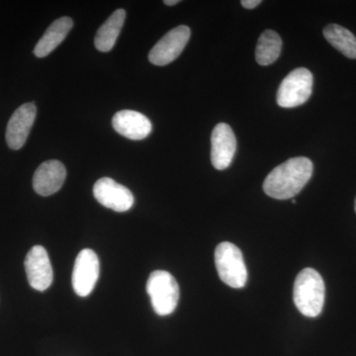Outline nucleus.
Listing matches in <instances>:
<instances>
[{
	"label": "nucleus",
	"instance_id": "7",
	"mask_svg": "<svg viewBox=\"0 0 356 356\" xmlns=\"http://www.w3.org/2000/svg\"><path fill=\"white\" fill-rule=\"evenodd\" d=\"M100 264L97 254L86 248L76 257L72 271V287L79 296L86 297L95 289L99 277Z\"/></svg>",
	"mask_w": 356,
	"mask_h": 356
},
{
	"label": "nucleus",
	"instance_id": "18",
	"mask_svg": "<svg viewBox=\"0 0 356 356\" xmlns=\"http://www.w3.org/2000/svg\"><path fill=\"white\" fill-rule=\"evenodd\" d=\"M242 6L247 9H254L261 3V0H243Z\"/></svg>",
	"mask_w": 356,
	"mask_h": 356
},
{
	"label": "nucleus",
	"instance_id": "2",
	"mask_svg": "<svg viewBox=\"0 0 356 356\" xmlns=\"http://www.w3.org/2000/svg\"><path fill=\"white\" fill-rule=\"evenodd\" d=\"M325 282L313 268H305L297 275L293 299L300 313L309 318L318 317L325 304Z\"/></svg>",
	"mask_w": 356,
	"mask_h": 356
},
{
	"label": "nucleus",
	"instance_id": "8",
	"mask_svg": "<svg viewBox=\"0 0 356 356\" xmlns=\"http://www.w3.org/2000/svg\"><path fill=\"white\" fill-rule=\"evenodd\" d=\"M93 195L102 206L116 212L130 210L135 201L132 192L127 187L109 177L100 178L96 181Z\"/></svg>",
	"mask_w": 356,
	"mask_h": 356
},
{
	"label": "nucleus",
	"instance_id": "10",
	"mask_svg": "<svg viewBox=\"0 0 356 356\" xmlns=\"http://www.w3.org/2000/svg\"><path fill=\"white\" fill-rule=\"evenodd\" d=\"M211 145L213 166L218 170L228 168L236 151V136L228 124H218L211 136Z\"/></svg>",
	"mask_w": 356,
	"mask_h": 356
},
{
	"label": "nucleus",
	"instance_id": "6",
	"mask_svg": "<svg viewBox=\"0 0 356 356\" xmlns=\"http://www.w3.org/2000/svg\"><path fill=\"white\" fill-rule=\"evenodd\" d=\"M191 39V29L181 25L166 33L158 43L154 44L149 54V60L152 64L166 65L179 57L185 46Z\"/></svg>",
	"mask_w": 356,
	"mask_h": 356
},
{
	"label": "nucleus",
	"instance_id": "19",
	"mask_svg": "<svg viewBox=\"0 0 356 356\" xmlns=\"http://www.w3.org/2000/svg\"><path fill=\"white\" fill-rule=\"evenodd\" d=\"M163 2H165L166 6H175V4L179 3L180 1L179 0H165V1Z\"/></svg>",
	"mask_w": 356,
	"mask_h": 356
},
{
	"label": "nucleus",
	"instance_id": "17",
	"mask_svg": "<svg viewBox=\"0 0 356 356\" xmlns=\"http://www.w3.org/2000/svg\"><path fill=\"white\" fill-rule=\"evenodd\" d=\"M324 36L334 48L346 57L356 58V38L350 30L343 26L330 24L324 29Z\"/></svg>",
	"mask_w": 356,
	"mask_h": 356
},
{
	"label": "nucleus",
	"instance_id": "11",
	"mask_svg": "<svg viewBox=\"0 0 356 356\" xmlns=\"http://www.w3.org/2000/svg\"><path fill=\"white\" fill-rule=\"evenodd\" d=\"M36 114L34 103H25L14 112L6 128V142L10 149H20L24 146Z\"/></svg>",
	"mask_w": 356,
	"mask_h": 356
},
{
	"label": "nucleus",
	"instance_id": "1",
	"mask_svg": "<svg viewBox=\"0 0 356 356\" xmlns=\"http://www.w3.org/2000/svg\"><path fill=\"white\" fill-rule=\"evenodd\" d=\"M313 170V163L308 158L288 159L267 175L264 191L269 197L278 200L294 197L308 184Z\"/></svg>",
	"mask_w": 356,
	"mask_h": 356
},
{
	"label": "nucleus",
	"instance_id": "14",
	"mask_svg": "<svg viewBox=\"0 0 356 356\" xmlns=\"http://www.w3.org/2000/svg\"><path fill=\"white\" fill-rule=\"evenodd\" d=\"M74 22L72 18L62 17L54 21L50 27L44 32L34 49L36 57L44 58L62 43L72 30Z\"/></svg>",
	"mask_w": 356,
	"mask_h": 356
},
{
	"label": "nucleus",
	"instance_id": "3",
	"mask_svg": "<svg viewBox=\"0 0 356 356\" xmlns=\"http://www.w3.org/2000/svg\"><path fill=\"white\" fill-rule=\"evenodd\" d=\"M215 264L220 280L229 287L240 289L245 286L248 270L240 248L229 242L217 245Z\"/></svg>",
	"mask_w": 356,
	"mask_h": 356
},
{
	"label": "nucleus",
	"instance_id": "15",
	"mask_svg": "<svg viewBox=\"0 0 356 356\" xmlns=\"http://www.w3.org/2000/svg\"><path fill=\"white\" fill-rule=\"evenodd\" d=\"M125 19L126 11L118 9L105 21L104 24L96 33L95 44L98 51L106 53L113 49Z\"/></svg>",
	"mask_w": 356,
	"mask_h": 356
},
{
	"label": "nucleus",
	"instance_id": "5",
	"mask_svg": "<svg viewBox=\"0 0 356 356\" xmlns=\"http://www.w3.org/2000/svg\"><path fill=\"white\" fill-rule=\"evenodd\" d=\"M313 74L305 67L293 70L281 83L277 91V104L283 108H293L304 104L313 89Z\"/></svg>",
	"mask_w": 356,
	"mask_h": 356
},
{
	"label": "nucleus",
	"instance_id": "12",
	"mask_svg": "<svg viewBox=\"0 0 356 356\" xmlns=\"http://www.w3.org/2000/svg\"><path fill=\"white\" fill-rule=\"evenodd\" d=\"M67 177L65 165L58 161H47L37 168L33 177L34 191L41 196L57 193Z\"/></svg>",
	"mask_w": 356,
	"mask_h": 356
},
{
	"label": "nucleus",
	"instance_id": "20",
	"mask_svg": "<svg viewBox=\"0 0 356 356\" xmlns=\"http://www.w3.org/2000/svg\"><path fill=\"white\" fill-rule=\"evenodd\" d=\"M355 212H356V198H355Z\"/></svg>",
	"mask_w": 356,
	"mask_h": 356
},
{
	"label": "nucleus",
	"instance_id": "13",
	"mask_svg": "<svg viewBox=\"0 0 356 356\" xmlns=\"http://www.w3.org/2000/svg\"><path fill=\"white\" fill-rule=\"evenodd\" d=\"M112 125L117 133L127 139H146L152 132V123L144 114L134 110H122L112 119Z\"/></svg>",
	"mask_w": 356,
	"mask_h": 356
},
{
	"label": "nucleus",
	"instance_id": "16",
	"mask_svg": "<svg viewBox=\"0 0 356 356\" xmlns=\"http://www.w3.org/2000/svg\"><path fill=\"white\" fill-rule=\"evenodd\" d=\"M282 49V40L277 33L266 30L259 37L255 49L257 62L261 65L273 64L280 58Z\"/></svg>",
	"mask_w": 356,
	"mask_h": 356
},
{
	"label": "nucleus",
	"instance_id": "9",
	"mask_svg": "<svg viewBox=\"0 0 356 356\" xmlns=\"http://www.w3.org/2000/svg\"><path fill=\"white\" fill-rule=\"evenodd\" d=\"M25 270L30 286L38 291H44L51 286L54 271L48 252L42 245H35L25 259Z\"/></svg>",
	"mask_w": 356,
	"mask_h": 356
},
{
	"label": "nucleus",
	"instance_id": "4",
	"mask_svg": "<svg viewBox=\"0 0 356 356\" xmlns=\"http://www.w3.org/2000/svg\"><path fill=\"white\" fill-rule=\"evenodd\" d=\"M147 292L158 315H170L177 309L179 301V286L177 280L168 271L152 273L147 280Z\"/></svg>",
	"mask_w": 356,
	"mask_h": 356
}]
</instances>
